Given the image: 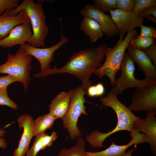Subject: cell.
<instances>
[{"instance_id":"cell-1","label":"cell","mask_w":156,"mask_h":156,"mask_svg":"<svg viewBox=\"0 0 156 156\" xmlns=\"http://www.w3.org/2000/svg\"><path fill=\"white\" fill-rule=\"evenodd\" d=\"M105 43L95 47L87 48L74 53L63 66L57 68L55 66L43 72L34 75L35 77L44 78L54 74L66 73L72 74L80 80L82 86L86 92L91 85L90 79L91 75L100 67L105 58V51L107 47Z\"/></svg>"},{"instance_id":"cell-2","label":"cell","mask_w":156,"mask_h":156,"mask_svg":"<svg viewBox=\"0 0 156 156\" xmlns=\"http://www.w3.org/2000/svg\"><path fill=\"white\" fill-rule=\"evenodd\" d=\"M22 10L25 11L30 21L33 34L27 41L28 44L35 47H44L49 29L46 22V16L40 1L35 3L33 0H23L13 9L7 10L10 15H17Z\"/></svg>"},{"instance_id":"cell-3","label":"cell","mask_w":156,"mask_h":156,"mask_svg":"<svg viewBox=\"0 0 156 156\" xmlns=\"http://www.w3.org/2000/svg\"><path fill=\"white\" fill-rule=\"evenodd\" d=\"M138 35L136 29H134L127 33L123 39V34L120 35V38L113 48L107 47L105 51V61L97 68L94 73L100 79L104 76L108 77L113 86L118 72L121 70L122 63L125 50L132 38Z\"/></svg>"},{"instance_id":"cell-4","label":"cell","mask_w":156,"mask_h":156,"mask_svg":"<svg viewBox=\"0 0 156 156\" xmlns=\"http://www.w3.org/2000/svg\"><path fill=\"white\" fill-rule=\"evenodd\" d=\"M32 56L25 53L21 48L15 53H8L6 62L0 66V73L8 74L14 77L22 84L26 92L31 80Z\"/></svg>"},{"instance_id":"cell-5","label":"cell","mask_w":156,"mask_h":156,"mask_svg":"<svg viewBox=\"0 0 156 156\" xmlns=\"http://www.w3.org/2000/svg\"><path fill=\"white\" fill-rule=\"evenodd\" d=\"M70 92V101L67 111L62 119L63 126L68 132L72 140L81 136V131L77 126V122L81 114L88 115L84 103V96L86 92L83 90L82 85L69 90Z\"/></svg>"},{"instance_id":"cell-6","label":"cell","mask_w":156,"mask_h":156,"mask_svg":"<svg viewBox=\"0 0 156 156\" xmlns=\"http://www.w3.org/2000/svg\"><path fill=\"white\" fill-rule=\"evenodd\" d=\"M100 101L103 106L110 107L114 110L118 119L116 126L113 130L107 133L100 132V135L103 142L110 135L117 131L126 130L130 132L132 130L134 122L139 117L134 115L125 104L121 103L116 95L110 91L105 96L101 97Z\"/></svg>"},{"instance_id":"cell-7","label":"cell","mask_w":156,"mask_h":156,"mask_svg":"<svg viewBox=\"0 0 156 156\" xmlns=\"http://www.w3.org/2000/svg\"><path fill=\"white\" fill-rule=\"evenodd\" d=\"M135 69L134 62L128 52H125L122 63L121 75L116 79L110 91L117 96L122 94L128 88H136L156 82L145 78L137 79L134 75Z\"/></svg>"},{"instance_id":"cell-8","label":"cell","mask_w":156,"mask_h":156,"mask_svg":"<svg viewBox=\"0 0 156 156\" xmlns=\"http://www.w3.org/2000/svg\"><path fill=\"white\" fill-rule=\"evenodd\" d=\"M128 108L137 112L156 111V82L135 88Z\"/></svg>"},{"instance_id":"cell-9","label":"cell","mask_w":156,"mask_h":156,"mask_svg":"<svg viewBox=\"0 0 156 156\" xmlns=\"http://www.w3.org/2000/svg\"><path fill=\"white\" fill-rule=\"evenodd\" d=\"M61 25L60 40L51 47L41 48L26 43L20 45V48L25 53L34 57L38 60L40 65L41 72L45 71L51 68L50 64L53 60L54 53L68 41L63 34L61 22Z\"/></svg>"},{"instance_id":"cell-10","label":"cell","mask_w":156,"mask_h":156,"mask_svg":"<svg viewBox=\"0 0 156 156\" xmlns=\"http://www.w3.org/2000/svg\"><path fill=\"white\" fill-rule=\"evenodd\" d=\"M79 13L83 17H89L97 22L107 37L111 38L118 34L111 15L98 10L93 4L87 3L80 10Z\"/></svg>"},{"instance_id":"cell-11","label":"cell","mask_w":156,"mask_h":156,"mask_svg":"<svg viewBox=\"0 0 156 156\" xmlns=\"http://www.w3.org/2000/svg\"><path fill=\"white\" fill-rule=\"evenodd\" d=\"M109 12L120 35L129 33L144 23L142 18L132 11H124L116 9Z\"/></svg>"},{"instance_id":"cell-12","label":"cell","mask_w":156,"mask_h":156,"mask_svg":"<svg viewBox=\"0 0 156 156\" xmlns=\"http://www.w3.org/2000/svg\"><path fill=\"white\" fill-rule=\"evenodd\" d=\"M156 111L148 112L146 117L140 118L133 123V129L145 134V142L148 143L151 151L156 155V120L155 116Z\"/></svg>"},{"instance_id":"cell-13","label":"cell","mask_w":156,"mask_h":156,"mask_svg":"<svg viewBox=\"0 0 156 156\" xmlns=\"http://www.w3.org/2000/svg\"><path fill=\"white\" fill-rule=\"evenodd\" d=\"M20 129H23V132L16 148L13 156H24L29 149L31 140L34 136V120L31 115L24 114L20 116L17 120Z\"/></svg>"},{"instance_id":"cell-14","label":"cell","mask_w":156,"mask_h":156,"mask_svg":"<svg viewBox=\"0 0 156 156\" xmlns=\"http://www.w3.org/2000/svg\"><path fill=\"white\" fill-rule=\"evenodd\" d=\"M129 135L131 140L127 144L124 145H118L112 142L109 147L103 151L97 152H86V156H123L126 153V150L133 145H137L144 142L145 134L141 133L137 130L133 129Z\"/></svg>"},{"instance_id":"cell-15","label":"cell","mask_w":156,"mask_h":156,"mask_svg":"<svg viewBox=\"0 0 156 156\" xmlns=\"http://www.w3.org/2000/svg\"><path fill=\"white\" fill-rule=\"evenodd\" d=\"M31 27V23H22L16 26L7 37L0 40L1 47L9 48L25 43L33 34Z\"/></svg>"},{"instance_id":"cell-16","label":"cell","mask_w":156,"mask_h":156,"mask_svg":"<svg viewBox=\"0 0 156 156\" xmlns=\"http://www.w3.org/2000/svg\"><path fill=\"white\" fill-rule=\"evenodd\" d=\"M127 49L134 62L143 72L145 79L156 81V68L151 60L141 50L132 47L129 44Z\"/></svg>"},{"instance_id":"cell-17","label":"cell","mask_w":156,"mask_h":156,"mask_svg":"<svg viewBox=\"0 0 156 156\" xmlns=\"http://www.w3.org/2000/svg\"><path fill=\"white\" fill-rule=\"evenodd\" d=\"M27 23L31 22L25 10H21L14 16L9 15L5 11L0 16V40L7 37L16 26Z\"/></svg>"},{"instance_id":"cell-18","label":"cell","mask_w":156,"mask_h":156,"mask_svg":"<svg viewBox=\"0 0 156 156\" xmlns=\"http://www.w3.org/2000/svg\"><path fill=\"white\" fill-rule=\"evenodd\" d=\"M70 92L62 91L51 101L49 106V113L57 119H62L66 115L69 105Z\"/></svg>"},{"instance_id":"cell-19","label":"cell","mask_w":156,"mask_h":156,"mask_svg":"<svg viewBox=\"0 0 156 156\" xmlns=\"http://www.w3.org/2000/svg\"><path fill=\"white\" fill-rule=\"evenodd\" d=\"M80 28L86 35L89 37L92 43L101 38L104 34L99 23L89 17H83L80 23Z\"/></svg>"},{"instance_id":"cell-20","label":"cell","mask_w":156,"mask_h":156,"mask_svg":"<svg viewBox=\"0 0 156 156\" xmlns=\"http://www.w3.org/2000/svg\"><path fill=\"white\" fill-rule=\"evenodd\" d=\"M57 118L49 113L37 118L34 120V136L45 132L47 130L51 129Z\"/></svg>"},{"instance_id":"cell-21","label":"cell","mask_w":156,"mask_h":156,"mask_svg":"<svg viewBox=\"0 0 156 156\" xmlns=\"http://www.w3.org/2000/svg\"><path fill=\"white\" fill-rule=\"evenodd\" d=\"M85 144L83 140L79 138L77 140L74 146L68 149L62 148L57 156H86Z\"/></svg>"},{"instance_id":"cell-22","label":"cell","mask_w":156,"mask_h":156,"mask_svg":"<svg viewBox=\"0 0 156 156\" xmlns=\"http://www.w3.org/2000/svg\"><path fill=\"white\" fill-rule=\"evenodd\" d=\"M155 39L147 38L137 35L131 41L129 45L132 47L142 49L149 47L155 42Z\"/></svg>"},{"instance_id":"cell-23","label":"cell","mask_w":156,"mask_h":156,"mask_svg":"<svg viewBox=\"0 0 156 156\" xmlns=\"http://www.w3.org/2000/svg\"><path fill=\"white\" fill-rule=\"evenodd\" d=\"M117 0H94L93 5L97 9L102 12H109L110 11L116 9Z\"/></svg>"},{"instance_id":"cell-24","label":"cell","mask_w":156,"mask_h":156,"mask_svg":"<svg viewBox=\"0 0 156 156\" xmlns=\"http://www.w3.org/2000/svg\"><path fill=\"white\" fill-rule=\"evenodd\" d=\"M155 6L156 0H135L132 11L138 14L147 8Z\"/></svg>"},{"instance_id":"cell-25","label":"cell","mask_w":156,"mask_h":156,"mask_svg":"<svg viewBox=\"0 0 156 156\" xmlns=\"http://www.w3.org/2000/svg\"><path fill=\"white\" fill-rule=\"evenodd\" d=\"M44 133L36 136L33 145L27 152L26 156H36L39 152L42 150V144L41 140Z\"/></svg>"},{"instance_id":"cell-26","label":"cell","mask_w":156,"mask_h":156,"mask_svg":"<svg viewBox=\"0 0 156 156\" xmlns=\"http://www.w3.org/2000/svg\"><path fill=\"white\" fill-rule=\"evenodd\" d=\"M0 105H5L15 110L18 108L16 103L9 97L7 89H0Z\"/></svg>"},{"instance_id":"cell-27","label":"cell","mask_w":156,"mask_h":156,"mask_svg":"<svg viewBox=\"0 0 156 156\" xmlns=\"http://www.w3.org/2000/svg\"><path fill=\"white\" fill-rule=\"evenodd\" d=\"M19 1L18 0H0V16L6 11L17 7Z\"/></svg>"},{"instance_id":"cell-28","label":"cell","mask_w":156,"mask_h":156,"mask_svg":"<svg viewBox=\"0 0 156 156\" xmlns=\"http://www.w3.org/2000/svg\"><path fill=\"white\" fill-rule=\"evenodd\" d=\"M135 0H117L116 9L124 11H132Z\"/></svg>"},{"instance_id":"cell-29","label":"cell","mask_w":156,"mask_h":156,"mask_svg":"<svg viewBox=\"0 0 156 156\" xmlns=\"http://www.w3.org/2000/svg\"><path fill=\"white\" fill-rule=\"evenodd\" d=\"M141 29L140 36L155 39L156 38V30L152 26H146L143 24L139 25Z\"/></svg>"},{"instance_id":"cell-30","label":"cell","mask_w":156,"mask_h":156,"mask_svg":"<svg viewBox=\"0 0 156 156\" xmlns=\"http://www.w3.org/2000/svg\"><path fill=\"white\" fill-rule=\"evenodd\" d=\"M57 137V133L55 131L53 132L50 135L44 132L41 140L42 144V150H44L48 146H51Z\"/></svg>"},{"instance_id":"cell-31","label":"cell","mask_w":156,"mask_h":156,"mask_svg":"<svg viewBox=\"0 0 156 156\" xmlns=\"http://www.w3.org/2000/svg\"><path fill=\"white\" fill-rule=\"evenodd\" d=\"M152 61L156 66V42L147 48L140 49Z\"/></svg>"},{"instance_id":"cell-32","label":"cell","mask_w":156,"mask_h":156,"mask_svg":"<svg viewBox=\"0 0 156 156\" xmlns=\"http://www.w3.org/2000/svg\"><path fill=\"white\" fill-rule=\"evenodd\" d=\"M16 81H17L16 79L10 75L0 76V89H7L10 84Z\"/></svg>"},{"instance_id":"cell-33","label":"cell","mask_w":156,"mask_h":156,"mask_svg":"<svg viewBox=\"0 0 156 156\" xmlns=\"http://www.w3.org/2000/svg\"><path fill=\"white\" fill-rule=\"evenodd\" d=\"M138 15L141 17L148 15H152L156 17V6L147 8L140 12Z\"/></svg>"},{"instance_id":"cell-34","label":"cell","mask_w":156,"mask_h":156,"mask_svg":"<svg viewBox=\"0 0 156 156\" xmlns=\"http://www.w3.org/2000/svg\"><path fill=\"white\" fill-rule=\"evenodd\" d=\"M6 131L3 129H0V147L1 148H5L7 145L6 140L3 138L5 135Z\"/></svg>"},{"instance_id":"cell-35","label":"cell","mask_w":156,"mask_h":156,"mask_svg":"<svg viewBox=\"0 0 156 156\" xmlns=\"http://www.w3.org/2000/svg\"><path fill=\"white\" fill-rule=\"evenodd\" d=\"M86 93L88 96L90 97L98 96L97 93L95 85H91L87 89Z\"/></svg>"},{"instance_id":"cell-36","label":"cell","mask_w":156,"mask_h":156,"mask_svg":"<svg viewBox=\"0 0 156 156\" xmlns=\"http://www.w3.org/2000/svg\"><path fill=\"white\" fill-rule=\"evenodd\" d=\"M95 86L97 91L98 96H102L105 93V88L104 85L101 82L98 83Z\"/></svg>"},{"instance_id":"cell-37","label":"cell","mask_w":156,"mask_h":156,"mask_svg":"<svg viewBox=\"0 0 156 156\" xmlns=\"http://www.w3.org/2000/svg\"><path fill=\"white\" fill-rule=\"evenodd\" d=\"M142 18L146 19L151 22L156 23V17L152 15H148L143 16Z\"/></svg>"},{"instance_id":"cell-38","label":"cell","mask_w":156,"mask_h":156,"mask_svg":"<svg viewBox=\"0 0 156 156\" xmlns=\"http://www.w3.org/2000/svg\"><path fill=\"white\" fill-rule=\"evenodd\" d=\"M136 149L135 147L131 149L123 156H131L132 153Z\"/></svg>"},{"instance_id":"cell-39","label":"cell","mask_w":156,"mask_h":156,"mask_svg":"<svg viewBox=\"0 0 156 156\" xmlns=\"http://www.w3.org/2000/svg\"><path fill=\"white\" fill-rule=\"evenodd\" d=\"M1 46H0V47Z\"/></svg>"}]
</instances>
